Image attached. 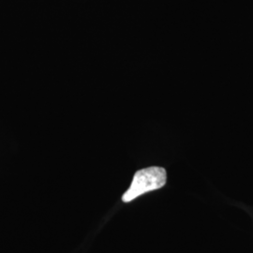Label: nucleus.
I'll list each match as a JSON object with an SVG mask.
<instances>
[{
    "label": "nucleus",
    "instance_id": "nucleus-1",
    "mask_svg": "<svg viewBox=\"0 0 253 253\" xmlns=\"http://www.w3.org/2000/svg\"><path fill=\"white\" fill-rule=\"evenodd\" d=\"M167 182V172L163 167H148L135 172L128 190L123 194L122 201L129 203L146 192L162 189Z\"/></svg>",
    "mask_w": 253,
    "mask_h": 253
}]
</instances>
